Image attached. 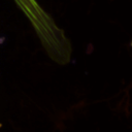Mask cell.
I'll return each instance as SVG.
<instances>
[{"label": "cell", "mask_w": 132, "mask_h": 132, "mask_svg": "<svg viewBox=\"0 0 132 132\" xmlns=\"http://www.w3.org/2000/svg\"><path fill=\"white\" fill-rule=\"evenodd\" d=\"M31 23L47 56L59 65L70 62L72 46L64 31L36 0H13Z\"/></svg>", "instance_id": "cell-1"}]
</instances>
